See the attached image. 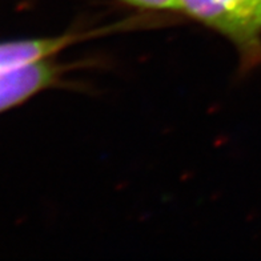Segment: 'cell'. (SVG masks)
<instances>
[{
	"label": "cell",
	"mask_w": 261,
	"mask_h": 261,
	"mask_svg": "<svg viewBox=\"0 0 261 261\" xmlns=\"http://www.w3.org/2000/svg\"><path fill=\"white\" fill-rule=\"evenodd\" d=\"M176 7L227 38L245 65L261 60V0H176Z\"/></svg>",
	"instance_id": "1"
},
{
	"label": "cell",
	"mask_w": 261,
	"mask_h": 261,
	"mask_svg": "<svg viewBox=\"0 0 261 261\" xmlns=\"http://www.w3.org/2000/svg\"><path fill=\"white\" fill-rule=\"evenodd\" d=\"M51 59L0 71V114L47 90L59 79L62 68Z\"/></svg>",
	"instance_id": "2"
},
{
	"label": "cell",
	"mask_w": 261,
	"mask_h": 261,
	"mask_svg": "<svg viewBox=\"0 0 261 261\" xmlns=\"http://www.w3.org/2000/svg\"><path fill=\"white\" fill-rule=\"evenodd\" d=\"M77 36L63 35L56 38L24 39L0 43V71L51 59L72 44Z\"/></svg>",
	"instance_id": "3"
},
{
	"label": "cell",
	"mask_w": 261,
	"mask_h": 261,
	"mask_svg": "<svg viewBox=\"0 0 261 261\" xmlns=\"http://www.w3.org/2000/svg\"><path fill=\"white\" fill-rule=\"evenodd\" d=\"M132 7L148 11H177L176 0H119Z\"/></svg>",
	"instance_id": "4"
}]
</instances>
